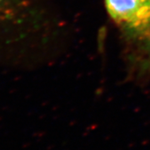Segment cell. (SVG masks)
<instances>
[{
  "label": "cell",
  "instance_id": "2",
  "mask_svg": "<svg viewBox=\"0 0 150 150\" xmlns=\"http://www.w3.org/2000/svg\"><path fill=\"white\" fill-rule=\"evenodd\" d=\"M20 0H0V18L14 16L18 4Z\"/></svg>",
  "mask_w": 150,
  "mask_h": 150
},
{
  "label": "cell",
  "instance_id": "3",
  "mask_svg": "<svg viewBox=\"0 0 150 150\" xmlns=\"http://www.w3.org/2000/svg\"><path fill=\"white\" fill-rule=\"evenodd\" d=\"M140 41L144 43V49L145 53V60L147 63V69L150 70V27L144 33V34L139 38Z\"/></svg>",
  "mask_w": 150,
  "mask_h": 150
},
{
  "label": "cell",
  "instance_id": "1",
  "mask_svg": "<svg viewBox=\"0 0 150 150\" xmlns=\"http://www.w3.org/2000/svg\"><path fill=\"white\" fill-rule=\"evenodd\" d=\"M108 13L131 37L141 38L150 27V0H105Z\"/></svg>",
  "mask_w": 150,
  "mask_h": 150
}]
</instances>
